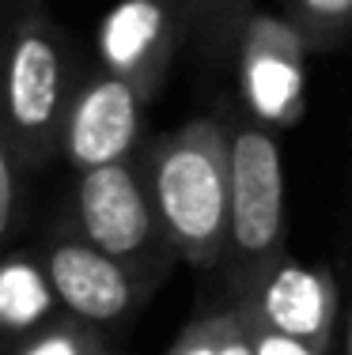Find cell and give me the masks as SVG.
Segmentation results:
<instances>
[{
	"mask_svg": "<svg viewBox=\"0 0 352 355\" xmlns=\"http://www.w3.org/2000/svg\"><path fill=\"white\" fill-rule=\"evenodd\" d=\"M212 318V340H216V355H254V344H250V329L242 310L228 302L224 310H216Z\"/></svg>",
	"mask_w": 352,
	"mask_h": 355,
	"instance_id": "9a60e30c",
	"label": "cell"
},
{
	"mask_svg": "<svg viewBox=\"0 0 352 355\" xmlns=\"http://www.w3.org/2000/svg\"><path fill=\"white\" fill-rule=\"evenodd\" d=\"M0 355H4V352H0Z\"/></svg>",
	"mask_w": 352,
	"mask_h": 355,
	"instance_id": "ac0fdd59",
	"label": "cell"
},
{
	"mask_svg": "<svg viewBox=\"0 0 352 355\" xmlns=\"http://www.w3.org/2000/svg\"><path fill=\"white\" fill-rule=\"evenodd\" d=\"M246 329H250L254 355H330V348H318V344L284 336V333H276V329H269V325H258V321H250V318H246Z\"/></svg>",
	"mask_w": 352,
	"mask_h": 355,
	"instance_id": "2e32d148",
	"label": "cell"
},
{
	"mask_svg": "<svg viewBox=\"0 0 352 355\" xmlns=\"http://www.w3.org/2000/svg\"><path fill=\"white\" fill-rule=\"evenodd\" d=\"M144 110L148 98L133 83L103 64H83L61 129V155L76 174L110 166L144 151Z\"/></svg>",
	"mask_w": 352,
	"mask_h": 355,
	"instance_id": "52a82bcc",
	"label": "cell"
},
{
	"mask_svg": "<svg viewBox=\"0 0 352 355\" xmlns=\"http://www.w3.org/2000/svg\"><path fill=\"white\" fill-rule=\"evenodd\" d=\"M239 106L258 125L284 132L307 114V69L311 46L280 12L254 8L231 49Z\"/></svg>",
	"mask_w": 352,
	"mask_h": 355,
	"instance_id": "5b68a950",
	"label": "cell"
},
{
	"mask_svg": "<svg viewBox=\"0 0 352 355\" xmlns=\"http://www.w3.org/2000/svg\"><path fill=\"white\" fill-rule=\"evenodd\" d=\"M159 223L178 261L216 268L228 250L231 151L224 114L190 117L140 151Z\"/></svg>",
	"mask_w": 352,
	"mask_h": 355,
	"instance_id": "7a4b0ae2",
	"label": "cell"
},
{
	"mask_svg": "<svg viewBox=\"0 0 352 355\" xmlns=\"http://www.w3.org/2000/svg\"><path fill=\"white\" fill-rule=\"evenodd\" d=\"M182 38H190L182 0H117L99 19L95 61L152 103L163 91Z\"/></svg>",
	"mask_w": 352,
	"mask_h": 355,
	"instance_id": "ba28073f",
	"label": "cell"
},
{
	"mask_svg": "<svg viewBox=\"0 0 352 355\" xmlns=\"http://www.w3.org/2000/svg\"><path fill=\"white\" fill-rule=\"evenodd\" d=\"M27 166H23L19 151H15L12 137L0 117V253L15 239L23 223V200H27Z\"/></svg>",
	"mask_w": 352,
	"mask_h": 355,
	"instance_id": "5bb4252c",
	"label": "cell"
},
{
	"mask_svg": "<svg viewBox=\"0 0 352 355\" xmlns=\"http://www.w3.org/2000/svg\"><path fill=\"white\" fill-rule=\"evenodd\" d=\"M4 355H114V352L95 325L57 310L49 321H42L27 336L8 344Z\"/></svg>",
	"mask_w": 352,
	"mask_h": 355,
	"instance_id": "7c38bea8",
	"label": "cell"
},
{
	"mask_svg": "<svg viewBox=\"0 0 352 355\" xmlns=\"http://www.w3.org/2000/svg\"><path fill=\"white\" fill-rule=\"evenodd\" d=\"M42 268L49 276L57 302L65 314L87 321V325H121L125 318H133L148 302V295L159 284L144 280L140 272H133L129 265L114 261L110 253L91 246L87 239H80L69 223H61L46 239V246L38 253Z\"/></svg>",
	"mask_w": 352,
	"mask_h": 355,
	"instance_id": "8992f818",
	"label": "cell"
},
{
	"mask_svg": "<svg viewBox=\"0 0 352 355\" xmlns=\"http://www.w3.org/2000/svg\"><path fill=\"white\" fill-rule=\"evenodd\" d=\"M182 4H186V27L197 57L205 64H231L235 38L258 0H182Z\"/></svg>",
	"mask_w": 352,
	"mask_h": 355,
	"instance_id": "8fae6325",
	"label": "cell"
},
{
	"mask_svg": "<svg viewBox=\"0 0 352 355\" xmlns=\"http://www.w3.org/2000/svg\"><path fill=\"white\" fill-rule=\"evenodd\" d=\"M231 302L258 325H269L276 333L318 344V348L333 344V329L341 318V295L333 272L326 265H307L292 253H280Z\"/></svg>",
	"mask_w": 352,
	"mask_h": 355,
	"instance_id": "9c48e42d",
	"label": "cell"
},
{
	"mask_svg": "<svg viewBox=\"0 0 352 355\" xmlns=\"http://www.w3.org/2000/svg\"><path fill=\"white\" fill-rule=\"evenodd\" d=\"M231 151V216L224 280L228 295H242L280 253H288V185L284 155L273 129L258 125L239 106L224 110Z\"/></svg>",
	"mask_w": 352,
	"mask_h": 355,
	"instance_id": "3957f363",
	"label": "cell"
},
{
	"mask_svg": "<svg viewBox=\"0 0 352 355\" xmlns=\"http://www.w3.org/2000/svg\"><path fill=\"white\" fill-rule=\"evenodd\" d=\"M65 223L152 284H163L167 268L178 261L159 223L140 155L76 174Z\"/></svg>",
	"mask_w": 352,
	"mask_h": 355,
	"instance_id": "277c9868",
	"label": "cell"
},
{
	"mask_svg": "<svg viewBox=\"0 0 352 355\" xmlns=\"http://www.w3.org/2000/svg\"><path fill=\"white\" fill-rule=\"evenodd\" d=\"M83 64L46 0H0V117L27 171L61 155Z\"/></svg>",
	"mask_w": 352,
	"mask_h": 355,
	"instance_id": "6da1fadb",
	"label": "cell"
},
{
	"mask_svg": "<svg viewBox=\"0 0 352 355\" xmlns=\"http://www.w3.org/2000/svg\"><path fill=\"white\" fill-rule=\"evenodd\" d=\"M280 15L303 35L311 53L352 38V0H280Z\"/></svg>",
	"mask_w": 352,
	"mask_h": 355,
	"instance_id": "4fadbf2b",
	"label": "cell"
},
{
	"mask_svg": "<svg viewBox=\"0 0 352 355\" xmlns=\"http://www.w3.org/2000/svg\"><path fill=\"white\" fill-rule=\"evenodd\" d=\"M345 355H352V299L345 306Z\"/></svg>",
	"mask_w": 352,
	"mask_h": 355,
	"instance_id": "e0dca14e",
	"label": "cell"
},
{
	"mask_svg": "<svg viewBox=\"0 0 352 355\" xmlns=\"http://www.w3.org/2000/svg\"><path fill=\"white\" fill-rule=\"evenodd\" d=\"M61 310L38 257L0 261V344H15Z\"/></svg>",
	"mask_w": 352,
	"mask_h": 355,
	"instance_id": "30bf717a",
	"label": "cell"
}]
</instances>
